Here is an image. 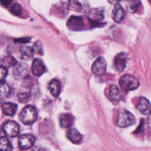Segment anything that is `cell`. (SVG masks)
<instances>
[{"label":"cell","mask_w":151,"mask_h":151,"mask_svg":"<svg viewBox=\"0 0 151 151\" xmlns=\"http://www.w3.org/2000/svg\"><path fill=\"white\" fill-rule=\"evenodd\" d=\"M32 151H45V150L44 148L41 147L40 146H35L33 149Z\"/></svg>","instance_id":"cell-28"},{"label":"cell","mask_w":151,"mask_h":151,"mask_svg":"<svg viewBox=\"0 0 151 151\" xmlns=\"http://www.w3.org/2000/svg\"><path fill=\"white\" fill-rule=\"evenodd\" d=\"M66 25L68 29L73 31H81L83 28V21L81 17L71 16L67 21Z\"/></svg>","instance_id":"cell-7"},{"label":"cell","mask_w":151,"mask_h":151,"mask_svg":"<svg viewBox=\"0 0 151 151\" xmlns=\"http://www.w3.org/2000/svg\"><path fill=\"white\" fill-rule=\"evenodd\" d=\"M139 85L137 78L131 74H124L119 79V86L124 91L134 90L137 88Z\"/></svg>","instance_id":"cell-2"},{"label":"cell","mask_w":151,"mask_h":151,"mask_svg":"<svg viewBox=\"0 0 151 151\" xmlns=\"http://www.w3.org/2000/svg\"><path fill=\"white\" fill-rule=\"evenodd\" d=\"M17 104L11 102H4L1 104V108L6 116H12L17 110Z\"/></svg>","instance_id":"cell-13"},{"label":"cell","mask_w":151,"mask_h":151,"mask_svg":"<svg viewBox=\"0 0 151 151\" xmlns=\"http://www.w3.org/2000/svg\"><path fill=\"white\" fill-rule=\"evenodd\" d=\"M12 0H1V5L5 8H7L12 2Z\"/></svg>","instance_id":"cell-27"},{"label":"cell","mask_w":151,"mask_h":151,"mask_svg":"<svg viewBox=\"0 0 151 151\" xmlns=\"http://www.w3.org/2000/svg\"><path fill=\"white\" fill-rule=\"evenodd\" d=\"M17 64L16 60L11 56H6L2 60V65L5 67L15 66Z\"/></svg>","instance_id":"cell-21"},{"label":"cell","mask_w":151,"mask_h":151,"mask_svg":"<svg viewBox=\"0 0 151 151\" xmlns=\"http://www.w3.org/2000/svg\"><path fill=\"white\" fill-rule=\"evenodd\" d=\"M1 151H12V145L6 137L2 136L0 140Z\"/></svg>","instance_id":"cell-19"},{"label":"cell","mask_w":151,"mask_h":151,"mask_svg":"<svg viewBox=\"0 0 151 151\" xmlns=\"http://www.w3.org/2000/svg\"><path fill=\"white\" fill-rule=\"evenodd\" d=\"M134 116L129 111L122 110L117 117V124L119 127H126L133 124L135 122Z\"/></svg>","instance_id":"cell-3"},{"label":"cell","mask_w":151,"mask_h":151,"mask_svg":"<svg viewBox=\"0 0 151 151\" xmlns=\"http://www.w3.org/2000/svg\"><path fill=\"white\" fill-rule=\"evenodd\" d=\"M20 51L22 56L25 58H30L34 54V49L25 45H23L20 47Z\"/></svg>","instance_id":"cell-20"},{"label":"cell","mask_w":151,"mask_h":151,"mask_svg":"<svg viewBox=\"0 0 151 151\" xmlns=\"http://www.w3.org/2000/svg\"><path fill=\"white\" fill-rule=\"evenodd\" d=\"M1 91L0 96L1 99H4L8 97L9 94V87L5 83H1Z\"/></svg>","instance_id":"cell-22"},{"label":"cell","mask_w":151,"mask_h":151,"mask_svg":"<svg viewBox=\"0 0 151 151\" xmlns=\"http://www.w3.org/2000/svg\"><path fill=\"white\" fill-rule=\"evenodd\" d=\"M74 122V116L70 113H63L60 116V125L63 128L71 127Z\"/></svg>","instance_id":"cell-14"},{"label":"cell","mask_w":151,"mask_h":151,"mask_svg":"<svg viewBox=\"0 0 151 151\" xmlns=\"http://www.w3.org/2000/svg\"><path fill=\"white\" fill-rule=\"evenodd\" d=\"M70 6L74 10L80 11L81 9V5L78 0H69Z\"/></svg>","instance_id":"cell-25"},{"label":"cell","mask_w":151,"mask_h":151,"mask_svg":"<svg viewBox=\"0 0 151 151\" xmlns=\"http://www.w3.org/2000/svg\"><path fill=\"white\" fill-rule=\"evenodd\" d=\"M120 99L121 94L119 88L114 84H111L109 93V99L113 104H117L119 102Z\"/></svg>","instance_id":"cell-11"},{"label":"cell","mask_w":151,"mask_h":151,"mask_svg":"<svg viewBox=\"0 0 151 151\" xmlns=\"http://www.w3.org/2000/svg\"><path fill=\"white\" fill-rule=\"evenodd\" d=\"M37 111L36 109L31 105L26 106L19 114V120L24 124H33L37 119Z\"/></svg>","instance_id":"cell-1"},{"label":"cell","mask_w":151,"mask_h":151,"mask_svg":"<svg viewBox=\"0 0 151 151\" xmlns=\"http://www.w3.org/2000/svg\"><path fill=\"white\" fill-rule=\"evenodd\" d=\"M2 130L6 136L14 137L17 136L19 132L18 124L13 120H7L2 126Z\"/></svg>","instance_id":"cell-4"},{"label":"cell","mask_w":151,"mask_h":151,"mask_svg":"<svg viewBox=\"0 0 151 151\" xmlns=\"http://www.w3.org/2000/svg\"><path fill=\"white\" fill-rule=\"evenodd\" d=\"M29 74L28 66L24 63H17L14 67L13 75L16 79L26 78Z\"/></svg>","instance_id":"cell-8"},{"label":"cell","mask_w":151,"mask_h":151,"mask_svg":"<svg viewBox=\"0 0 151 151\" xmlns=\"http://www.w3.org/2000/svg\"><path fill=\"white\" fill-rule=\"evenodd\" d=\"M61 83L58 80L52 79L50 81L48 84V89L54 97H57L59 96L61 92Z\"/></svg>","instance_id":"cell-16"},{"label":"cell","mask_w":151,"mask_h":151,"mask_svg":"<svg viewBox=\"0 0 151 151\" xmlns=\"http://www.w3.org/2000/svg\"><path fill=\"white\" fill-rule=\"evenodd\" d=\"M136 108L144 115H148L151 113V105L148 100L145 97H141L140 99Z\"/></svg>","instance_id":"cell-12"},{"label":"cell","mask_w":151,"mask_h":151,"mask_svg":"<svg viewBox=\"0 0 151 151\" xmlns=\"http://www.w3.org/2000/svg\"><path fill=\"white\" fill-rule=\"evenodd\" d=\"M0 72H1V74H0L1 83H3L5 78H6V77L8 74V71H7L6 68L1 65V68H0Z\"/></svg>","instance_id":"cell-26"},{"label":"cell","mask_w":151,"mask_h":151,"mask_svg":"<svg viewBox=\"0 0 151 151\" xmlns=\"http://www.w3.org/2000/svg\"><path fill=\"white\" fill-rule=\"evenodd\" d=\"M67 138L74 143H79L82 140L81 134L75 129H71L67 131Z\"/></svg>","instance_id":"cell-17"},{"label":"cell","mask_w":151,"mask_h":151,"mask_svg":"<svg viewBox=\"0 0 151 151\" xmlns=\"http://www.w3.org/2000/svg\"><path fill=\"white\" fill-rule=\"evenodd\" d=\"M35 138L29 134H23L19 136L18 145L21 149L27 150L31 148L34 144Z\"/></svg>","instance_id":"cell-6"},{"label":"cell","mask_w":151,"mask_h":151,"mask_svg":"<svg viewBox=\"0 0 151 151\" xmlns=\"http://www.w3.org/2000/svg\"><path fill=\"white\" fill-rule=\"evenodd\" d=\"M11 12L16 15V16H20L22 14V8L19 4L15 3L10 9Z\"/></svg>","instance_id":"cell-23"},{"label":"cell","mask_w":151,"mask_h":151,"mask_svg":"<svg viewBox=\"0 0 151 151\" xmlns=\"http://www.w3.org/2000/svg\"><path fill=\"white\" fill-rule=\"evenodd\" d=\"M130 9L132 12H135L139 6L140 2L139 0H127Z\"/></svg>","instance_id":"cell-24"},{"label":"cell","mask_w":151,"mask_h":151,"mask_svg":"<svg viewBox=\"0 0 151 151\" xmlns=\"http://www.w3.org/2000/svg\"><path fill=\"white\" fill-rule=\"evenodd\" d=\"M113 18L116 22H121L124 17V11L121 5L119 4H116L112 11Z\"/></svg>","instance_id":"cell-15"},{"label":"cell","mask_w":151,"mask_h":151,"mask_svg":"<svg viewBox=\"0 0 151 151\" xmlns=\"http://www.w3.org/2000/svg\"><path fill=\"white\" fill-rule=\"evenodd\" d=\"M127 60V55L124 52L118 54L114 59V65L116 69L119 71L122 72L124 71L126 66Z\"/></svg>","instance_id":"cell-10"},{"label":"cell","mask_w":151,"mask_h":151,"mask_svg":"<svg viewBox=\"0 0 151 151\" xmlns=\"http://www.w3.org/2000/svg\"><path fill=\"white\" fill-rule=\"evenodd\" d=\"M107 70V63L103 57H98L91 67L92 73L96 76L104 75Z\"/></svg>","instance_id":"cell-5"},{"label":"cell","mask_w":151,"mask_h":151,"mask_svg":"<svg viewBox=\"0 0 151 151\" xmlns=\"http://www.w3.org/2000/svg\"><path fill=\"white\" fill-rule=\"evenodd\" d=\"M17 96L20 103H27L31 98V91L29 90L24 88L18 91Z\"/></svg>","instance_id":"cell-18"},{"label":"cell","mask_w":151,"mask_h":151,"mask_svg":"<svg viewBox=\"0 0 151 151\" xmlns=\"http://www.w3.org/2000/svg\"><path fill=\"white\" fill-rule=\"evenodd\" d=\"M32 74L36 77H40L46 72V67L40 58H35L31 65Z\"/></svg>","instance_id":"cell-9"}]
</instances>
